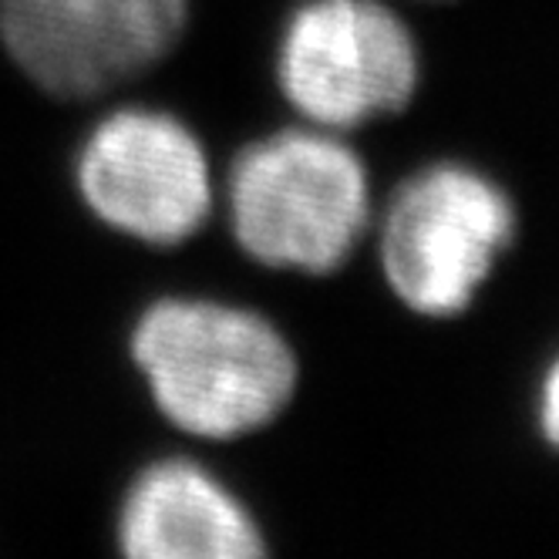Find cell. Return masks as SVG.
<instances>
[{"label":"cell","instance_id":"1","mask_svg":"<svg viewBox=\"0 0 559 559\" xmlns=\"http://www.w3.org/2000/svg\"><path fill=\"white\" fill-rule=\"evenodd\" d=\"M132 357L158 412L216 442L270 425L297 388L287 337L266 317L219 300H155L132 331Z\"/></svg>","mask_w":559,"mask_h":559},{"label":"cell","instance_id":"2","mask_svg":"<svg viewBox=\"0 0 559 559\" xmlns=\"http://www.w3.org/2000/svg\"><path fill=\"white\" fill-rule=\"evenodd\" d=\"M233 239L263 266L321 276L337 270L371 219L368 169L328 129H284L233 158Z\"/></svg>","mask_w":559,"mask_h":559},{"label":"cell","instance_id":"3","mask_svg":"<svg viewBox=\"0 0 559 559\" xmlns=\"http://www.w3.org/2000/svg\"><path fill=\"white\" fill-rule=\"evenodd\" d=\"M515 236L506 189L459 163L402 182L381 219V270L394 297L425 317H455L483 290Z\"/></svg>","mask_w":559,"mask_h":559},{"label":"cell","instance_id":"4","mask_svg":"<svg viewBox=\"0 0 559 559\" xmlns=\"http://www.w3.org/2000/svg\"><path fill=\"white\" fill-rule=\"evenodd\" d=\"M418 48L381 0H304L276 48V82L313 129L397 115L418 92Z\"/></svg>","mask_w":559,"mask_h":559},{"label":"cell","instance_id":"5","mask_svg":"<svg viewBox=\"0 0 559 559\" xmlns=\"http://www.w3.org/2000/svg\"><path fill=\"white\" fill-rule=\"evenodd\" d=\"M78 189L111 229L152 247H176L213 210L206 152L166 111L118 108L92 129L78 155Z\"/></svg>","mask_w":559,"mask_h":559},{"label":"cell","instance_id":"6","mask_svg":"<svg viewBox=\"0 0 559 559\" xmlns=\"http://www.w3.org/2000/svg\"><path fill=\"white\" fill-rule=\"evenodd\" d=\"M186 0H0V45L55 98H95L163 61Z\"/></svg>","mask_w":559,"mask_h":559},{"label":"cell","instance_id":"7","mask_svg":"<svg viewBox=\"0 0 559 559\" xmlns=\"http://www.w3.org/2000/svg\"><path fill=\"white\" fill-rule=\"evenodd\" d=\"M115 533L132 559H253L266 552L247 506L186 459L155 462L135 475Z\"/></svg>","mask_w":559,"mask_h":559},{"label":"cell","instance_id":"8","mask_svg":"<svg viewBox=\"0 0 559 559\" xmlns=\"http://www.w3.org/2000/svg\"><path fill=\"white\" fill-rule=\"evenodd\" d=\"M556 405H559V388H556V368L546 371V381H543V431L549 442H556V425H559V415H556Z\"/></svg>","mask_w":559,"mask_h":559},{"label":"cell","instance_id":"9","mask_svg":"<svg viewBox=\"0 0 559 559\" xmlns=\"http://www.w3.org/2000/svg\"><path fill=\"white\" fill-rule=\"evenodd\" d=\"M438 4H445V0H438Z\"/></svg>","mask_w":559,"mask_h":559}]
</instances>
